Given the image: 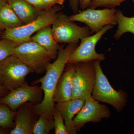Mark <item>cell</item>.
I'll return each mask as SVG.
<instances>
[{
	"label": "cell",
	"instance_id": "obj_12",
	"mask_svg": "<svg viewBox=\"0 0 134 134\" xmlns=\"http://www.w3.org/2000/svg\"><path fill=\"white\" fill-rule=\"evenodd\" d=\"M75 71V64H67L56 85L53 95L54 103L72 99L73 77Z\"/></svg>",
	"mask_w": 134,
	"mask_h": 134
},
{
	"label": "cell",
	"instance_id": "obj_13",
	"mask_svg": "<svg viewBox=\"0 0 134 134\" xmlns=\"http://www.w3.org/2000/svg\"><path fill=\"white\" fill-rule=\"evenodd\" d=\"M32 103H26L19 107L16 113L15 126L10 132V134H32L36 123L35 117L32 109Z\"/></svg>",
	"mask_w": 134,
	"mask_h": 134
},
{
	"label": "cell",
	"instance_id": "obj_28",
	"mask_svg": "<svg viewBox=\"0 0 134 134\" xmlns=\"http://www.w3.org/2000/svg\"><path fill=\"white\" fill-rule=\"evenodd\" d=\"M6 89L3 86L0 85V97L2 96L3 94L5 92Z\"/></svg>",
	"mask_w": 134,
	"mask_h": 134
},
{
	"label": "cell",
	"instance_id": "obj_18",
	"mask_svg": "<svg viewBox=\"0 0 134 134\" xmlns=\"http://www.w3.org/2000/svg\"><path fill=\"white\" fill-rule=\"evenodd\" d=\"M117 15L118 27L114 35V38L118 40L124 34L127 32L134 34V16H126L120 10H117Z\"/></svg>",
	"mask_w": 134,
	"mask_h": 134
},
{
	"label": "cell",
	"instance_id": "obj_15",
	"mask_svg": "<svg viewBox=\"0 0 134 134\" xmlns=\"http://www.w3.org/2000/svg\"><path fill=\"white\" fill-rule=\"evenodd\" d=\"M24 24L36 19L43 11L34 7L25 0H6Z\"/></svg>",
	"mask_w": 134,
	"mask_h": 134
},
{
	"label": "cell",
	"instance_id": "obj_27",
	"mask_svg": "<svg viewBox=\"0 0 134 134\" xmlns=\"http://www.w3.org/2000/svg\"><path fill=\"white\" fill-rule=\"evenodd\" d=\"M92 0H78L79 6L81 9L84 10L89 7L90 3Z\"/></svg>",
	"mask_w": 134,
	"mask_h": 134
},
{
	"label": "cell",
	"instance_id": "obj_3",
	"mask_svg": "<svg viewBox=\"0 0 134 134\" xmlns=\"http://www.w3.org/2000/svg\"><path fill=\"white\" fill-rule=\"evenodd\" d=\"M60 5H55L52 8L43 11L39 16L33 21L13 29L5 30L3 38L20 43L31 41L32 35L40 30L50 26L61 13Z\"/></svg>",
	"mask_w": 134,
	"mask_h": 134
},
{
	"label": "cell",
	"instance_id": "obj_33",
	"mask_svg": "<svg viewBox=\"0 0 134 134\" xmlns=\"http://www.w3.org/2000/svg\"><path fill=\"white\" fill-rule=\"evenodd\" d=\"M1 29V28H0V29Z\"/></svg>",
	"mask_w": 134,
	"mask_h": 134
},
{
	"label": "cell",
	"instance_id": "obj_22",
	"mask_svg": "<svg viewBox=\"0 0 134 134\" xmlns=\"http://www.w3.org/2000/svg\"><path fill=\"white\" fill-rule=\"evenodd\" d=\"M53 119L54 121V132L55 134H68L64 119L61 113L55 108L53 112Z\"/></svg>",
	"mask_w": 134,
	"mask_h": 134
},
{
	"label": "cell",
	"instance_id": "obj_4",
	"mask_svg": "<svg viewBox=\"0 0 134 134\" xmlns=\"http://www.w3.org/2000/svg\"><path fill=\"white\" fill-rule=\"evenodd\" d=\"M34 72L15 56L11 55L0 62V83L7 90L11 91L25 83V78Z\"/></svg>",
	"mask_w": 134,
	"mask_h": 134
},
{
	"label": "cell",
	"instance_id": "obj_8",
	"mask_svg": "<svg viewBox=\"0 0 134 134\" xmlns=\"http://www.w3.org/2000/svg\"><path fill=\"white\" fill-rule=\"evenodd\" d=\"M117 10L115 8H106L96 10L87 9L79 13L69 16L73 21L85 24L88 27L91 33L97 32L108 25L117 23Z\"/></svg>",
	"mask_w": 134,
	"mask_h": 134
},
{
	"label": "cell",
	"instance_id": "obj_10",
	"mask_svg": "<svg viewBox=\"0 0 134 134\" xmlns=\"http://www.w3.org/2000/svg\"><path fill=\"white\" fill-rule=\"evenodd\" d=\"M111 111L105 105L101 104L91 96L85 99L84 104L73 119V125L77 131L89 122H98L103 119H108Z\"/></svg>",
	"mask_w": 134,
	"mask_h": 134
},
{
	"label": "cell",
	"instance_id": "obj_31",
	"mask_svg": "<svg viewBox=\"0 0 134 134\" xmlns=\"http://www.w3.org/2000/svg\"><path fill=\"white\" fill-rule=\"evenodd\" d=\"M133 2H134V0H133Z\"/></svg>",
	"mask_w": 134,
	"mask_h": 134
},
{
	"label": "cell",
	"instance_id": "obj_1",
	"mask_svg": "<svg viewBox=\"0 0 134 134\" xmlns=\"http://www.w3.org/2000/svg\"><path fill=\"white\" fill-rule=\"evenodd\" d=\"M77 46L78 44L76 43L68 44L65 48L60 47L55 61L48 64L46 68L45 75L35 82V83H41L40 88L44 94L42 101L33 107V111L36 114L53 119V112L55 108L53 95L55 87L65 70L70 56Z\"/></svg>",
	"mask_w": 134,
	"mask_h": 134
},
{
	"label": "cell",
	"instance_id": "obj_5",
	"mask_svg": "<svg viewBox=\"0 0 134 134\" xmlns=\"http://www.w3.org/2000/svg\"><path fill=\"white\" fill-rule=\"evenodd\" d=\"M34 72L40 74L46 71V67L52 59L51 55L38 43L31 41L19 44L14 50L13 55Z\"/></svg>",
	"mask_w": 134,
	"mask_h": 134
},
{
	"label": "cell",
	"instance_id": "obj_29",
	"mask_svg": "<svg viewBox=\"0 0 134 134\" xmlns=\"http://www.w3.org/2000/svg\"><path fill=\"white\" fill-rule=\"evenodd\" d=\"M7 3L6 0H0V8Z\"/></svg>",
	"mask_w": 134,
	"mask_h": 134
},
{
	"label": "cell",
	"instance_id": "obj_32",
	"mask_svg": "<svg viewBox=\"0 0 134 134\" xmlns=\"http://www.w3.org/2000/svg\"><path fill=\"white\" fill-rule=\"evenodd\" d=\"M0 85H1V83H0Z\"/></svg>",
	"mask_w": 134,
	"mask_h": 134
},
{
	"label": "cell",
	"instance_id": "obj_30",
	"mask_svg": "<svg viewBox=\"0 0 134 134\" xmlns=\"http://www.w3.org/2000/svg\"><path fill=\"white\" fill-rule=\"evenodd\" d=\"M5 133V132L4 130L2 129H0V134H4Z\"/></svg>",
	"mask_w": 134,
	"mask_h": 134
},
{
	"label": "cell",
	"instance_id": "obj_24",
	"mask_svg": "<svg viewBox=\"0 0 134 134\" xmlns=\"http://www.w3.org/2000/svg\"><path fill=\"white\" fill-rule=\"evenodd\" d=\"M28 3L40 11L47 10L52 8L53 7L44 2L43 0H25Z\"/></svg>",
	"mask_w": 134,
	"mask_h": 134
},
{
	"label": "cell",
	"instance_id": "obj_9",
	"mask_svg": "<svg viewBox=\"0 0 134 134\" xmlns=\"http://www.w3.org/2000/svg\"><path fill=\"white\" fill-rule=\"evenodd\" d=\"M113 28V25H105L94 35L82 38L81 44L71 54L67 64H75L96 60L100 61L104 60L105 59L104 54L98 53L96 52V45L102 36Z\"/></svg>",
	"mask_w": 134,
	"mask_h": 134
},
{
	"label": "cell",
	"instance_id": "obj_23",
	"mask_svg": "<svg viewBox=\"0 0 134 134\" xmlns=\"http://www.w3.org/2000/svg\"><path fill=\"white\" fill-rule=\"evenodd\" d=\"M127 0H92L89 5L92 9L99 7H105L108 8H115L117 6Z\"/></svg>",
	"mask_w": 134,
	"mask_h": 134
},
{
	"label": "cell",
	"instance_id": "obj_7",
	"mask_svg": "<svg viewBox=\"0 0 134 134\" xmlns=\"http://www.w3.org/2000/svg\"><path fill=\"white\" fill-rule=\"evenodd\" d=\"M94 61L75 63L72 99L84 98L91 96L96 79Z\"/></svg>",
	"mask_w": 134,
	"mask_h": 134
},
{
	"label": "cell",
	"instance_id": "obj_17",
	"mask_svg": "<svg viewBox=\"0 0 134 134\" xmlns=\"http://www.w3.org/2000/svg\"><path fill=\"white\" fill-rule=\"evenodd\" d=\"M24 24L7 3L0 8L1 29H15Z\"/></svg>",
	"mask_w": 134,
	"mask_h": 134
},
{
	"label": "cell",
	"instance_id": "obj_19",
	"mask_svg": "<svg viewBox=\"0 0 134 134\" xmlns=\"http://www.w3.org/2000/svg\"><path fill=\"white\" fill-rule=\"evenodd\" d=\"M54 128L53 119H49L44 115H40L34 124L32 132L34 134H48Z\"/></svg>",
	"mask_w": 134,
	"mask_h": 134
},
{
	"label": "cell",
	"instance_id": "obj_25",
	"mask_svg": "<svg viewBox=\"0 0 134 134\" xmlns=\"http://www.w3.org/2000/svg\"><path fill=\"white\" fill-rule=\"evenodd\" d=\"M69 5L72 11L75 14L79 12V3L78 0H69Z\"/></svg>",
	"mask_w": 134,
	"mask_h": 134
},
{
	"label": "cell",
	"instance_id": "obj_20",
	"mask_svg": "<svg viewBox=\"0 0 134 134\" xmlns=\"http://www.w3.org/2000/svg\"><path fill=\"white\" fill-rule=\"evenodd\" d=\"M16 113L5 104H0V126L4 128L10 127L13 123Z\"/></svg>",
	"mask_w": 134,
	"mask_h": 134
},
{
	"label": "cell",
	"instance_id": "obj_11",
	"mask_svg": "<svg viewBox=\"0 0 134 134\" xmlns=\"http://www.w3.org/2000/svg\"><path fill=\"white\" fill-rule=\"evenodd\" d=\"M43 92L40 86H30L25 83L19 88L10 91L0 99V103L6 104L14 111L29 102L32 104L40 103L43 100Z\"/></svg>",
	"mask_w": 134,
	"mask_h": 134
},
{
	"label": "cell",
	"instance_id": "obj_16",
	"mask_svg": "<svg viewBox=\"0 0 134 134\" xmlns=\"http://www.w3.org/2000/svg\"><path fill=\"white\" fill-rule=\"evenodd\" d=\"M31 40L38 43L44 48L50 54L52 59L57 58L60 47L54 39L52 28L50 26L40 30L36 34L31 37Z\"/></svg>",
	"mask_w": 134,
	"mask_h": 134
},
{
	"label": "cell",
	"instance_id": "obj_2",
	"mask_svg": "<svg viewBox=\"0 0 134 134\" xmlns=\"http://www.w3.org/2000/svg\"><path fill=\"white\" fill-rule=\"evenodd\" d=\"M100 61H94L96 76L91 96L99 102L107 103L120 112L126 106L127 93L123 91H116L113 88L103 73Z\"/></svg>",
	"mask_w": 134,
	"mask_h": 134
},
{
	"label": "cell",
	"instance_id": "obj_26",
	"mask_svg": "<svg viewBox=\"0 0 134 134\" xmlns=\"http://www.w3.org/2000/svg\"><path fill=\"white\" fill-rule=\"evenodd\" d=\"M44 2L53 7L55 5H62L64 4L65 0H43Z\"/></svg>",
	"mask_w": 134,
	"mask_h": 134
},
{
	"label": "cell",
	"instance_id": "obj_6",
	"mask_svg": "<svg viewBox=\"0 0 134 134\" xmlns=\"http://www.w3.org/2000/svg\"><path fill=\"white\" fill-rule=\"evenodd\" d=\"M51 28L53 37L58 43H78L79 40L91 34L88 26H77L69 16L62 13L56 18Z\"/></svg>",
	"mask_w": 134,
	"mask_h": 134
},
{
	"label": "cell",
	"instance_id": "obj_14",
	"mask_svg": "<svg viewBox=\"0 0 134 134\" xmlns=\"http://www.w3.org/2000/svg\"><path fill=\"white\" fill-rule=\"evenodd\" d=\"M85 102V99L75 98L55 104V108L59 111L63 117L68 134L77 133V131L73 126V119L83 106Z\"/></svg>",
	"mask_w": 134,
	"mask_h": 134
},
{
	"label": "cell",
	"instance_id": "obj_21",
	"mask_svg": "<svg viewBox=\"0 0 134 134\" xmlns=\"http://www.w3.org/2000/svg\"><path fill=\"white\" fill-rule=\"evenodd\" d=\"M19 44L7 39L0 40V62L13 55L15 48Z\"/></svg>",
	"mask_w": 134,
	"mask_h": 134
}]
</instances>
